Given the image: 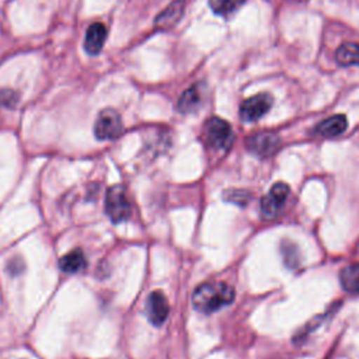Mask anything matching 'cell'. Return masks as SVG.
I'll return each mask as SVG.
<instances>
[{"label": "cell", "instance_id": "6da1fadb", "mask_svg": "<svg viewBox=\"0 0 359 359\" xmlns=\"http://www.w3.org/2000/svg\"><path fill=\"white\" fill-rule=\"evenodd\" d=\"M234 287L222 280H213L199 285L192 294L194 307L203 313L210 314L234 300Z\"/></svg>", "mask_w": 359, "mask_h": 359}, {"label": "cell", "instance_id": "7a4b0ae2", "mask_svg": "<svg viewBox=\"0 0 359 359\" xmlns=\"http://www.w3.org/2000/svg\"><path fill=\"white\" fill-rule=\"evenodd\" d=\"M203 139L209 147L226 150L233 143V129L223 118L210 116L203 125Z\"/></svg>", "mask_w": 359, "mask_h": 359}, {"label": "cell", "instance_id": "3957f363", "mask_svg": "<svg viewBox=\"0 0 359 359\" xmlns=\"http://www.w3.org/2000/svg\"><path fill=\"white\" fill-rule=\"evenodd\" d=\"M105 212L112 223L118 224L129 219L130 202L122 185H112L105 195Z\"/></svg>", "mask_w": 359, "mask_h": 359}, {"label": "cell", "instance_id": "277c9868", "mask_svg": "<svg viewBox=\"0 0 359 359\" xmlns=\"http://www.w3.org/2000/svg\"><path fill=\"white\" fill-rule=\"evenodd\" d=\"M123 132L121 115L111 108L102 109L94 123V135L98 140H114Z\"/></svg>", "mask_w": 359, "mask_h": 359}, {"label": "cell", "instance_id": "5b68a950", "mask_svg": "<svg viewBox=\"0 0 359 359\" xmlns=\"http://www.w3.org/2000/svg\"><path fill=\"white\" fill-rule=\"evenodd\" d=\"M245 147L250 153L266 158L278 151L280 147V137L273 132H259L247 137Z\"/></svg>", "mask_w": 359, "mask_h": 359}, {"label": "cell", "instance_id": "8992f818", "mask_svg": "<svg viewBox=\"0 0 359 359\" xmlns=\"http://www.w3.org/2000/svg\"><path fill=\"white\" fill-rule=\"evenodd\" d=\"M289 185L285 182H276L271 187L269 192L261 199V213L265 219H275L283 209V205L289 196Z\"/></svg>", "mask_w": 359, "mask_h": 359}, {"label": "cell", "instance_id": "52a82bcc", "mask_svg": "<svg viewBox=\"0 0 359 359\" xmlns=\"http://www.w3.org/2000/svg\"><path fill=\"white\" fill-rule=\"evenodd\" d=\"M273 98L269 93H258L244 100L240 105V118L244 122H254L264 116L272 107Z\"/></svg>", "mask_w": 359, "mask_h": 359}, {"label": "cell", "instance_id": "ba28073f", "mask_svg": "<svg viewBox=\"0 0 359 359\" xmlns=\"http://www.w3.org/2000/svg\"><path fill=\"white\" fill-rule=\"evenodd\" d=\"M168 311H170V306H168L167 297L164 296L163 292L154 290L147 296L146 314H147L149 321L153 325H156V327L161 325L167 320Z\"/></svg>", "mask_w": 359, "mask_h": 359}, {"label": "cell", "instance_id": "9c48e42d", "mask_svg": "<svg viewBox=\"0 0 359 359\" xmlns=\"http://www.w3.org/2000/svg\"><path fill=\"white\" fill-rule=\"evenodd\" d=\"M185 10V1L184 0H175L170 3L154 20V25L160 31L170 29L177 25V22L182 18Z\"/></svg>", "mask_w": 359, "mask_h": 359}, {"label": "cell", "instance_id": "30bf717a", "mask_svg": "<svg viewBox=\"0 0 359 359\" xmlns=\"http://www.w3.org/2000/svg\"><path fill=\"white\" fill-rule=\"evenodd\" d=\"M107 39V28L102 22H93L87 31L84 38V49L90 56H95L102 50L104 42Z\"/></svg>", "mask_w": 359, "mask_h": 359}, {"label": "cell", "instance_id": "8fae6325", "mask_svg": "<svg viewBox=\"0 0 359 359\" xmlns=\"http://www.w3.org/2000/svg\"><path fill=\"white\" fill-rule=\"evenodd\" d=\"M346 126H348L346 116L342 114H337L321 121L316 126V133L323 137H337L346 130Z\"/></svg>", "mask_w": 359, "mask_h": 359}, {"label": "cell", "instance_id": "7c38bea8", "mask_svg": "<svg viewBox=\"0 0 359 359\" xmlns=\"http://www.w3.org/2000/svg\"><path fill=\"white\" fill-rule=\"evenodd\" d=\"M202 104V84H194L188 90H185L177 104V109L181 114H191L196 111Z\"/></svg>", "mask_w": 359, "mask_h": 359}, {"label": "cell", "instance_id": "4fadbf2b", "mask_svg": "<svg viewBox=\"0 0 359 359\" xmlns=\"http://www.w3.org/2000/svg\"><path fill=\"white\" fill-rule=\"evenodd\" d=\"M59 266L66 273H76L86 266V257L80 248L72 250L60 258Z\"/></svg>", "mask_w": 359, "mask_h": 359}, {"label": "cell", "instance_id": "5bb4252c", "mask_svg": "<svg viewBox=\"0 0 359 359\" xmlns=\"http://www.w3.org/2000/svg\"><path fill=\"white\" fill-rule=\"evenodd\" d=\"M335 60L341 66L359 65V43H344L335 52Z\"/></svg>", "mask_w": 359, "mask_h": 359}, {"label": "cell", "instance_id": "9a60e30c", "mask_svg": "<svg viewBox=\"0 0 359 359\" xmlns=\"http://www.w3.org/2000/svg\"><path fill=\"white\" fill-rule=\"evenodd\" d=\"M342 287L349 293H359V264L346 265L339 275Z\"/></svg>", "mask_w": 359, "mask_h": 359}, {"label": "cell", "instance_id": "2e32d148", "mask_svg": "<svg viewBox=\"0 0 359 359\" xmlns=\"http://www.w3.org/2000/svg\"><path fill=\"white\" fill-rule=\"evenodd\" d=\"M245 0H209V7L217 15H229L237 11Z\"/></svg>", "mask_w": 359, "mask_h": 359}, {"label": "cell", "instance_id": "e0dca14e", "mask_svg": "<svg viewBox=\"0 0 359 359\" xmlns=\"http://www.w3.org/2000/svg\"><path fill=\"white\" fill-rule=\"evenodd\" d=\"M223 196V201L226 202H230V203H234L237 206H245L250 201H251V192L247 191V189H241V188H230V189H226L223 191L222 194Z\"/></svg>", "mask_w": 359, "mask_h": 359}, {"label": "cell", "instance_id": "ac0fdd59", "mask_svg": "<svg viewBox=\"0 0 359 359\" xmlns=\"http://www.w3.org/2000/svg\"><path fill=\"white\" fill-rule=\"evenodd\" d=\"M282 255L285 265H287L289 268H294L299 265V251L293 243L286 240L282 243Z\"/></svg>", "mask_w": 359, "mask_h": 359}, {"label": "cell", "instance_id": "d6986e66", "mask_svg": "<svg viewBox=\"0 0 359 359\" xmlns=\"http://www.w3.org/2000/svg\"><path fill=\"white\" fill-rule=\"evenodd\" d=\"M18 101V94L14 90H0V108H13Z\"/></svg>", "mask_w": 359, "mask_h": 359}]
</instances>
